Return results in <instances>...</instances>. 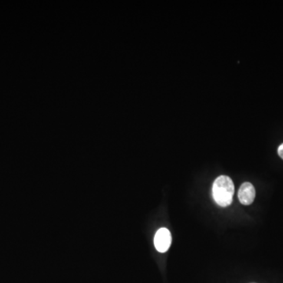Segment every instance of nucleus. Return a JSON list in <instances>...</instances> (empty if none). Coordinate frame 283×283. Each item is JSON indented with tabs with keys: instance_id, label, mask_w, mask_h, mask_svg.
Listing matches in <instances>:
<instances>
[{
	"instance_id": "obj_4",
	"label": "nucleus",
	"mask_w": 283,
	"mask_h": 283,
	"mask_svg": "<svg viewBox=\"0 0 283 283\" xmlns=\"http://www.w3.org/2000/svg\"><path fill=\"white\" fill-rule=\"evenodd\" d=\"M278 153L280 158L283 160V143H281L278 148Z\"/></svg>"
},
{
	"instance_id": "obj_1",
	"label": "nucleus",
	"mask_w": 283,
	"mask_h": 283,
	"mask_svg": "<svg viewBox=\"0 0 283 283\" xmlns=\"http://www.w3.org/2000/svg\"><path fill=\"white\" fill-rule=\"evenodd\" d=\"M235 186L232 179L228 176H221L215 179L212 186V196L215 202L221 207L229 206L232 203Z\"/></svg>"
},
{
	"instance_id": "obj_3",
	"label": "nucleus",
	"mask_w": 283,
	"mask_h": 283,
	"mask_svg": "<svg viewBox=\"0 0 283 283\" xmlns=\"http://www.w3.org/2000/svg\"><path fill=\"white\" fill-rule=\"evenodd\" d=\"M238 199L242 205H249L254 202L256 197V191L254 185L245 182L241 184L238 191Z\"/></svg>"
},
{
	"instance_id": "obj_2",
	"label": "nucleus",
	"mask_w": 283,
	"mask_h": 283,
	"mask_svg": "<svg viewBox=\"0 0 283 283\" xmlns=\"http://www.w3.org/2000/svg\"><path fill=\"white\" fill-rule=\"evenodd\" d=\"M171 243L172 235L167 228H161L156 231L154 237V245L158 252H166L170 247Z\"/></svg>"
}]
</instances>
